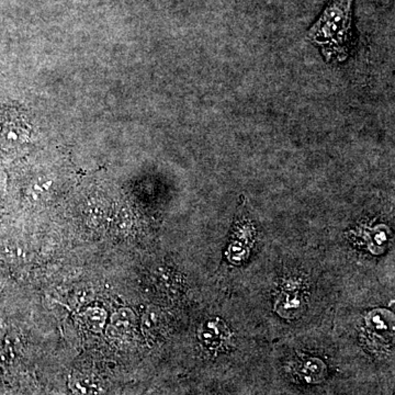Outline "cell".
<instances>
[{
    "label": "cell",
    "mask_w": 395,
    "mask_h": 395,
    "mask_svg": "<svg viewBox=\"0 0 395 395\" xmlns=\"http://www.w3.org/2000/svg\"><path fill=\"white\" fill-rule=\"evenodd\" d=\"M354 0H330L307 38L314 44L326 61L342 63L354 46Z\"/></svg>",
    "instance_id": "6da1fadb"
},
{
    "label": "cell",
    "mask_w": 395,
    "mask_h": 395,
    "mask_svg": "<svg viewBox=\"0 0 395 395\" xmlns=\"http://www.w3.org/2000/svg\"><path fill=\"white\" fill-rule=\"evenodd\" d=\"M274 307L277 314L283 319H297L304 312V299L297 292H282L276 300Z\"/></svg>",
    "instance_id": "7a4b0ae2"
},
{
    "label": "cell",
    "mask_w": 395,
    "mask_h": 395,
    "mask_svg": "<svg viewBox=\"0 0 395 395\" xmlns=\"http://www.w3.org/2000/svg\"><path fill=\"white\" fill-rule=\"evenodd\" d=\"M227 328L217 320L204 323L199 330V338L204 346L209 348H217L227 338Z\"/></svg>",
    "instance_id": "3957f363"
},
{
    "label": "cell",
    "mask_w": 395,
    "mask_h": 395,
    "mask_svg": "<svg viewBox=\"0 0 395 395\" xmlns=\"http://www.w3.org/2000/svg\"><path fill=\"white\" fill-rule=\"evenodd\" d=\"M393 314L384 310L371 312L366 319L368 330L377 336H390L393 333Z\"/></svg>",
    "instance_id": "277c9868"
},
{
    "label": "cell",
    "mask_w": 395,
    "mask_h": 395,
    "mask_svg": "<svg viewBox=\"0 0 395 395\" xmlns=\"http://www.w3.org/2000/svg\"><path fill=\"white\" fill-rule=\"evenodd\" d=\"M301 373L307 382H319L324 377L325 373H326V367H325L322 360L313 358V359L305 361L304 365L302 366V369H301Z\"/></svg>",
    "instance_id": "5b68a950"
},
{
    "label": "cell",
    "mask_w": 395,
    "mask_h": 395,
    "mask_svg": "<svg viewBox=\"0 0 395 395\" xmlns=\"http://www.w3.org/2000/svg\"><path fill=\"white\" fill-rule=\"evenodd\" d=\"M100 384L91 375H81L75 377L72 382V390L81 395L96 394L99 392Z\"/></svg>",
    "instance_id": "8992f818"
},
{
    "label": "cell",
    "mask_w": 395,
    "mask_h": 395,
    "mask_svg": "<svg viewBox=\"0 0 395 395\" xmlns=\"http://www.w3.org/2000/svg\"><path fill=\"white\" fill-rule=\"evenodd\" d=\"M134 324V315L131 311L120 310L112 317L111 328L116 330V334H126L128 330H132Z\"/></svg>",
    "instance_id": "52a82bcc"
},
{
    "label": "cell",
    "mask_w": 395,
    "mask_h": 395,
    "mask_svg": "<svg viewBox=\"0 0 395 395\" xmlns=\"http://www.w3.org/2000/svg\"><path fill=\"white\" fill-rule=\"evenodd\" d=\"M85 321L91 330L100 332L106 323V313L100 309H91L85 313Z\"/></svg>",
    "instance_id": "ba28073f"
},
{
    "label": "cell",
    "mask_w": 395,
    "mask_h": 395,
    "mask_svg": "<svg viewBox=\"0 0 395 395\" xmlns=\"http://www.w3.org/2000/svg\"><path fill=\"white\" fill-rule=\"evenodd\" d=\"M159 313L156 310H149L144 315V326L147 332H153L159 322Z\"/></svg>",
    "instance_id": "9c48e42d"
}]
</instances>
